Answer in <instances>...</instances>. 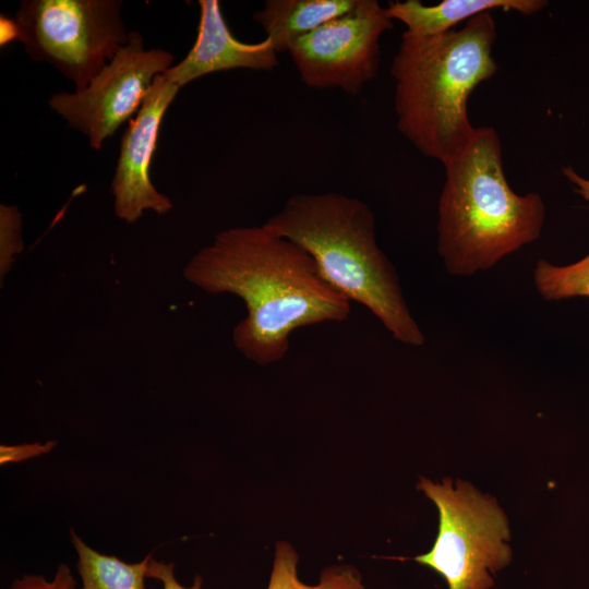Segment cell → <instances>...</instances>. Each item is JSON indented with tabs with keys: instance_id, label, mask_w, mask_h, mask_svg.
<instances>
[{
	"instance_id": "cell-1",
	"label": "cell",
	"mask_w": 589,
	"mask_h": 589,
	"mask_svg": "<svg viewBox=\"0 0 589 589\" xmlns=\"http://www.w3.org/2000/svg\"><path fill=\"white\" fill-rule=\"evenodd\" d=\"M183 276L208 294L243 300L247 315L235 326L232 341L259 365L286 357L293 330L344 322L351 311L304 249L263 225L218 232L189 260Z\"/></svg>"
},
{
	"instance_id": "cell-2",
	"label": "cell",
	"mask_w": 589,
	"mask_h": 589,
	"mask_svg": "<svg viewBox=\"0 0 589 589\" xmlns=\"http://www.w3.org/2000/svg\"><path fill=\"white\" fill-rule=\"evenodd\" d=\"M496 24L491 12L435 36L401 35L390 64L398 131L424 156L446 165L472 140L470 95L492 77Z\"/></svg>"
},
{
	"instance_id": "cell-3",
	"label": "cell",
	"mask_w": 589,
	"mask_h": 589,
	"mask_svg": "<svg viewBox=\"0 0 589 589\" xmlns=\"http://www.w3.org/2000/svg\"><path fill=\"white\" fill-rule=\"evenodd\" d=\"M262 225L304 249L322 277L365 306L394 339L424 344L397 272L377 245L375 216L366 203L337 192L293 194Z\"/></svg>"
},
{
	"instance_id": "cell-4",
	"label": "cell",
	"mask_w": 589,
	"mask_h": 589,
	"mask_svg": "<svg viewBox=\"0 0 589 589\" xmlns=\"http://www.w3.org/2000/svg\"><path fill=\"white\" fill-rule=\"evenodd\" d=\"M437 252L454 276H471L536 241L545 207L538 193H515L504 175L501 140L476 128L467 147L444 165Z\"/></svg>"
},
{
	"instance_id": "cell-5",
	"label": "cell",
	"mask_w": 589,
	"mask_h": 589,
	"mask_svg": "<svg viewBox=\"0 0 589 589\" xmlns=\"http://www.w3.org/2000/svg\"><path fill=\"white\" fill-rule=\"evenodd\" d=\"M417 486L437 507V536L428 553L393 558L428 566L447 589H491L493 576L512 561L508 522L496 500L461 480L454 488L448 478H421Z\"/></svg>"
},
{
	"instance_id": "cell-6",
	"label": "cell",
	"mask_w": 589,
	"mask_h": 589,
	"mask_svg": "<svg viewBox=\"0 0 589 589\" xmlns=\"http://www.w3.org/2000/svg\"><path fill=\"white\" fill-rule=\"evenodd\" d=\"M120 0H23L14 23L26 53L85 88L127 44Z\"/></svg>"
},
{
	"instance_id": "cell-7",
	"label": "cell",
	"mask_w": 589,
	"mask_h": 589,
	"mask_svg": "<svg viewBox=\"0 0 589 589\" xmlns=\"http://www.w3.org/2000/svg\"><path fill=\"white\" fill-rule=\"evenodd\" d=\"M172 62L171 52L147 49L140 32H129L127 44L85 88L52 94L48 105L99 151L140 110L156 76L169 70Z\"/></svg>"
},
{
	"instance_id": "cell-8",
	"label": "cell",
	"mask_w": 589,
	"mask_h": 589,
	"mask_svg": "<svg viewBox=\"0 0 589 589\" xmlns=\"http://www.w3.org/2000/svg\"><path fill=\"white\" fill-rule=\"evenodd\" d=\"M394 21L376 0H357L347 13L299 38L289 55L310 88L359 95L380 67V39Z\"/></svg>"
},
{
	"instance_id": "cell-9",
	"label": "cell",
	"mask_w": 589,
	"mask_h": 589,
	"mask_svg": "<svg viewBox=\"0 0 589 589\" xmlns=\"http://www.w3.org/2000/svg\"><path fill=\"white\" fill-rule=\"evenodd\" d=\"M180 87L159 74L125 129L111 181L116 216L136 223L145 211L166 215L172 202L153 184L149 170L165 113Z\"/></svg>"
},
{
	"instance_id": "cell-10",
	"label": "cell",
	"mask_w": 589,
	"mask_h": 589,
	"mask_svg": "<svg viewBox=\"0 0 589 589\" xmlns=\"http://www.w3.org/2000/svg\"><path fill=\"white\" fill-rule=\"evenodd\" d=\"M197 33L187 56L165 73L180 88L196 79L220 71L248 69L271 71L278 65L277 52L266 37L259 43H244L230 32L219 1L200 0Z\"/></svg>"
},
{
	"instance_id": "cell-11",
	"label": "cell",
	"mask_w": 589,
	"mask_h": 589,
	"mask_svg": "<svg viewBox=\"0 0 589 589\" xmlns=\"http://www.w3.org/2000/svg\"><path fill=\"white\" fill-rule=\"evenodd\" d=\"M548 5L544 0H443L423 4L419 0L393 1L386 7L387 15L406 26L414 36H435L447 33L460 23L496 9L532 15Z\"/></svg>"
},
{
	"instance_id": "cell-12",
	"label": "cell",
	"mask_w": 589,
	"mask_h": 589,
	"mask_svg": "<svg viewBox=\"0 0 589 589\" xmlns=\"http://www.w3.org/2000/svg\"><path fill=\"white\" fill-rule=\"evenodd\" d=\"M357 0H267L254 12L277 53L289 51L301 37L351 10Z\"/></svg>"
},
{
	"instance_id": "cell-13",
	"label": "cell",
	"mask_w": 589,
	"mask_h": 589,
	"mask_svg": "<svg viewBox=\"0 0 589 589\" xmlns=\"http://www.w3.org/2000/svg\"><path fill=\"white\" fill-rule=\"evenodd\" d=\"M71 540L77 554L82 589H145L151 554L141 562L125 563L92 549L74 531H71Z\"/></svg>"
},
{
	"instance_id": "cell-14",
	"label": "cell",
	"mask_w": 589,
	"mask_h": 589,
	"mask_svg": "<svg viewBox=\"0 0 589 589\" xmlns=\"http://www.w3.org/2000/svg\"><path fill=\"white\" fill-rule=\"evenodd\" d=\"M297 563L294 549L287 542H278L267 589H366L360 575L345 566L326 568L318 585H305L298 578Z\"/></svg>"
},
{
	"instance_id": "cell-15",
	"label": "cell",
	"mask_w": 589,
	"mask_h": 589,
	"mask_svg": "<svg viewBox=\"0 0 589 589\" xmlns=\"http://www.w3.org/2000/svg\"><path fill=\"white\" fill-rule=\"evenodd\" d=\"M533 280L540 296L548 301L589 298V253L579 261L563 266L539 260Z\"/></svg>"
},
{
	"instance_id": "cell-16",
	"label": "cell",
	"mask_w": 589,
	"mask_h": 589,
	"mask_svg": "<svg viewBox=\"0 0 589 589\" xmlns=\"http://www.w3.org/2000/svg\"><path fill=\"white\" fill-rule=\"evenodd\" d=\"M22 214L15 205H0V278L23 251Z\"/></svg>"
},
{
	"instance_id": "cell-17",
	"label": "cell",
	"mask_w": 589,
	"mask_h": 589,
	"mask_svg": "<svg viewBox=\"0 0 589 589\" xmlns=\"http://www.w3.org/2000/svg\"><path fill=\"white\" fill-rule=\"evenodd\" d=\"M10 589H75V579L65 564H60L52 580L41 575H24L16 579Z\"/></svg>"
},
{
	"instance_id": "cell-18",
	"label": "cell",
	"mask_w": 589,
	"mask_h": 589,
	"mask_svg": "<svg viewBox=\"0 0 589 589\" xmlns=\"http://www.w3.org/2000/svg\"><path fill=\"white\" fill-rule=\"evenodd\" d=\"M56 444L57 443L55 441L20 445L1 444L0 464L7 465L10 462H20L28 458L48 454L56 446Z\"/></svg>"
},
{
	"instance_id": "cell-19",
	"label": "cell",
	"mask_w": 589,
	"mask_h": 589,
	"mask_svg": "<svg viewBox=\"0 0 589 589\" xmlns=\"http://www.w3.org/2000/svg\"><path fill=\"white\" fill-rule=\"evenodd\" d=\"M146 577L157 579L161 582L163 589H201L202 588V578L196 575L194 577L193 584L190 587L182 586L175 576V565L173 563H165L157 561L154 557L149 558Z\"/></svg>"
},
{
	"instance_id": "cell-20",
	"label": "cell",
	"mask_w": 589,
	"mask_h": 589,
	"mask_svg": "<svg viewBox=\"0 0 589 589\" xmlns=\"http://www.w3.org/2000/svg\"><path fill=\"white\" fill-rule=\"evenodd\" d=\"M562 172L573 184L575 192L589 203V179L581 177L570 167H564Z\"/></svg>"
},
{
	"instance_id": "cell-21",
	"label": "cell",
	"mask_w": 589,
	"mask_h": 589,
	"mask_svg": "<svg viewBox=\"0 0 589 589\" xmlns=\"http://www.w3.org/2000/svg\"><path fill=\"white\" fill-rule=\"evenodd\" d=\"M75 589H77V588H75ZM80 589H82V588H80Z\"/></svg>"
}]
</instances>
